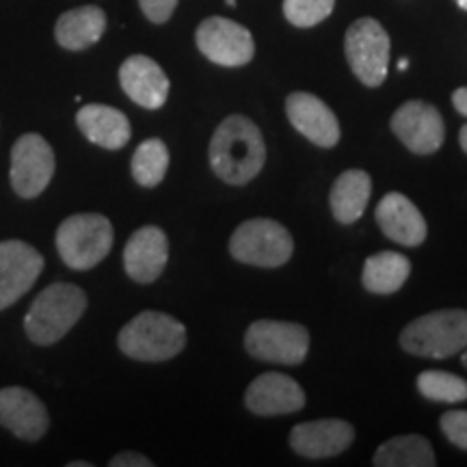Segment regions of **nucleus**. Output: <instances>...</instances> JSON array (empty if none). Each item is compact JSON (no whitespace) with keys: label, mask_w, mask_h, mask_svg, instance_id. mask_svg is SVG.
<instances>
[{"label":"nucleus","mask_w":467,"mask_h":467,"mask_svg":"<svg viewBox=\"0 0 467 467\" xmlns=\"http://www.w3.org/2000/svg\"><path fill=\"white\" fill-rule=\"evenodd\" d=\"M208 159L219 180L232 186H244L265 167V137L249 117L230 115L210 139Z\"/></svg>","instance_id":"1"},{"label":"nucleus","mask_w":467,"mask_h":467,"mask_svg":"<svg viewBox=\"0 0 467 467\" xmlns=\"http://www.w3.org/2000/svg\"><path fill=\"white\" fill-rule=\"evenodd\" d=\"M87 295L74 284H52L35 296L26 312L25 331L28 340L39 347H50L69 334V329L83 318Z\"/></svg>","instance_id":"2"},{"label":"nucleus","mask_w":467,"mask_h":467,"mask_svg":"<svg viewBox=\"0 0 467 467\" xmlns=\"http://www.w3.org/2000/svg\"><path fill=\"white\" fill-rule=\"evenodd\" d=\"M121 353L137 361H167L186 347V327L162 312H141L117 337Z\"/></svg>","instance_id":"3"},{"label":"nucleus","mask_w":467,"mask_h":467,"mask_svg":"<svg viewBox=\"0 0 467 467\" xmlns=\"http://www.w3.org/2000/svg\"><path fill=\"white\" fill-rule=\"evenodd\" d=\"M400 347L418 358H452L467 347V312L440 309L411 320L402 329Z\"/></svg>","instance_id":"4"},{"label":"nucleus","mask_w":467,"mask_h":467,"mask_svg":"<svg viewBox=\"0 0 467 467\" xmlns=\"http://www.w3.org/2000/svg\"><path fill=\"white\" fill-rule=\"evenodd\" d=\"M113 238V225L104 214H72L58 225L57 251L69 268L89 271L107 258Z\"/></svg>","instance_id":"5"},{"label":"nucleus","mask_w":467,"mask_h":467,"mask_svg":"<svg viewBox=\"0 0 467 467\" xmlns=\"http://www.w3.org/2000/svg\"><path fill=\"white\" fill-rule=\"evenodd\" d=\"M295 241L282 223L273 219H249L230 238L234 260L249 266L277 268L292 258Z\"/></svg>","instance_id":"6"},{"label":"nucleus","mask_w":467,"mask_h":467,"mask_svg":"<svg viewBox=\"0 0 467 467\" xmlns=\"http://www.w3.org/2000/svg\"><path fill=\"white\" fill-rule=\"evenodd\" d=\"M344 52L353 74L366 87H379L388 78L389 35L375 17H359L348 26Z\"/></svg>","instance_id":"7"},{"label":"nucleus","mask_w":467,"mask_h":467,"mask_svg":"<svg viewBox=\"0 0 467 467\" xmlns=\"http://www.w3.org/2000/svg\"><path fill=\"white\" fill-rule=\"evenodd\" d=\"M244 347L255 359L268 364L299 366L309 350V331L284 320H255L244 336Z\"/></svg>","instance_id":"8"},{"label":"nucleus","mask_w":467,"mask_h":467,"mask_svg":"<svg viewBox=\"0 0 467 467\" xmlns=\"http://www.w3.org/2000/svg\"><path fill=\"white\" fill-rule=\"evenodd\" d=\"M55 175V151L42 134L26 132L11 148V186L20 197L42 195Z\"/></svg>","instance_id":"9"},{"label":"nucleus","mask_w":467,"mask_h":467,"mask_svg":"<svg viewBox=\"0 0 467 467\" xmlns=\"http://www.w3.org/2000/svg\"><path fill=\"white\" fill-rule=\"evenodd\" d=\"M197 48L208 61L223 67H241L255 55L254 35L238 22L227 17H206L195 33Z\"/></svg>","instance_id":"10"},{"label":"nucleus","mask_w":467,"mask_h":467,"mask_svg":"<svg viewBox=\"0 0 467 467\" xmlns=\"http://www.w3.org/2000/svg\"><path fill=\"white\" fill-rule=\"evenodd\" d=\"M389 126L399 141L418 156L435 154L446 139L441 113L422 100H409L396 109Z\"/></svg>","instance_id":"11"},{"label":"nucleus","mask_w":467,"mask_h":467,"mask_svg":"<svg viewBox=\"0 0 467 467\" xmlns=\"http://www.w3.org/2000/svg\"><path fill=\"white\" fill-rule=\"evenodd\" d=\"M42 254L28 243H0V309H7L22 299L42 275Z\"/></svg>","instance_id":"12"},{"label":"nucleus","mask_w":467,"mask_h":467,"mask_svg":"<svg viewBox=\"0 0 467 467\" xmlns=\"http://www.w3.org/2000/svg\"><path fill=\"white\" fill-rule=\"evenodd\" d=\"M0 426L25 441L42 440L50 426L48 409L26 388L0 389Z\"/></svg>","instance_id":"13"},{"label":"nucleus","mask_w":467,"mask_h":467,"mask_svg":"<svg viewBox=\"0 0 467 467\" xmlns=\"http://www.w3.org/2000/svg\"><path fill=\"white\" fill-rule=\"evenodd\" d=\"M285 113L292 128L318 148H334L340 141V124L336 113L312 93H290L285 100Z\"/></svg>","instance_id":"14"},{"label":"nucleus","mask_w":467,"mask_h":467,"mask_svg":"<svg viewBox=\"0 0 467 467\" xmlns=\"http://www.w3.org/2000/svg\"><path fill=\"white\" fill-rule=\"evenodd\" d=\"M244 405L255 416H288L306 407V394L292 377L282 372H265L247 388Z\"/></svg>","instance_id":"15"},{"label":"nucleus","mask_w":467,"mask_h":467,"mask_svg":"<svg viewBox=\"0 0 467 467\" xmlns=\"http://www.w3.org/2000/svg\"><path fill=\"white\" fill-rule=\"evenodd\" d=\"M169 260L167 234L156 225H145L128 238L124 247V268L137 284L156 282Z\"/></svg>","instance_id":"16"},{"label":"nucleus","mask_w":467,"mask_h":467,"mask_svg":"<svg viewBox=\"0 0 467 467\" xmlns=\"http://www.w3.org/2000/svg\"><path fill=\"white\" fill-rule=\"evenodd\" d=\"M355 440V431L347 420L327 418L296 424L290 433L292 451L306 459H329L342 454Z\"/></svg>","instance_id":"17"},{"label":"nucleus","mask_w":467,"mask_h":467,"mask_svg":"<svg viewBox=\"0 0 467 467\" xmlns=\"http://www.w3.org/2000/svg\"><path fill=\"white\" fill-rule=\"evenodd\" d=\"M119 85L134 104L156 110L167 102L169 78L154 58L145 55L128 57L119 67Z\"/></svg>","instance_id":"18"},{"label":"nucleus","mask_w":467,"mask_h":467,"mask_svg":"<svg viewBox=\"0 0 467 467\" xmlns=\"http://www.w3.org/2000/svg\"><path fill=\"white\" fill-rule=\"evenodd\" d=\"M375 219L385 236L402 247H418L426 241V234H429L422 213L402 192H388L379 202Z\"/></svg>","instance_id":"19"},{"label":"nucleus","mask_w":467,"mask_h":467,"mask_svg":"<svg viewBox=\"0 0 467 467\" xmlns=\"http://www.w3.org/2000/svg\"><path fill=\"white\" fill-rule=\"evenodd\" d=\"M76 126L87 141L104 150H121L132 134L128 117L107 104H87L76 113Z\"/></svg>","instance_id":"20"},{"label":"nucleus","mask_w":467,"mask_h":467,"mask_svg":"<svg viewBox=\"0 0 467 467\" xmlns=\"http://www.w3.org/2000/svg\"><path fill=\"white\" fill-rule=\"evenodd\" d=\"M107 31V14L96 5L69 9L57 20L55 37L61 48L78 52L98 44Z\"/></svg>","instance_id":"21"},{"label":"nucleus","mask_w":467,"mask_h":467,"mask_svg":"<svg viewBox=\"0 0 467 467\" xmlns=\"http://www.w3.org/2000/svg\"><path fill=\"white\" fill-rule=\"evenodd\" d=\"M370 192L372 180L364 169H348V171L340 173L329 195L331 213H334L337 223L350 225L359 221L368 202H370Z\"/></svg>","instance_id":"22"},{"label":"nucleus","mask_w":467,"mask_h":467,"mask_svg":"<svg viewBox=\"0 0 467 467\" xmlns=\"http://www.w3.org/2000/svg\"><path fill=\"white\" fill-rule=\"evenodd\" d=\"M409 273H411L409 258L396 251H381L366 260L361 284L372 295H392L405 285Z\"/></svg>","instance_id":"23"},{"label":"nucleus","mask_w":467,"mask_h":467,"mask_svg":"<svg viewBox=\"0 0 467 467\" xmlns=\"http://www.w3.org/2000/svg\"><path fill=\"white\" fill-rule=\"evenodd\" d=\"M372 463L377 467H433L437 459L426 437L400 435L381 443Z\"/></svg>","instance_id":"24"},{"label":"nucleus","mask_w":467,"mask_h":467,"mask_svg":"<svg viewBox=\"0 0 467 467\" xmlns=\"http://www.w3.org/2000/svg\"><path fill=\"white\" fill-rule=\"evenodd\" d=\"M132 178L145 189H154L165 180L169 169V150L161 139H148L132 154Z\"/></svg>","instance_id":"25"},{"label":"nucleus","mask_w":467,"mask_h":467,"mask_svg":"<svg viewBox=\"0 0 467 467\" xmlns=\"http://www.w3.org/2000/svg\"><path fill=\"white\" fill-rule=\"evenodd\" d=\"M418 389L424 399L435 402H454L467 400V381L452 372L443 370H426L418 377Z\"/></svg>","instance_id":"26"},{"label":"nucleus","mask_w":467,"mask_h":467,"mask_svg":"<svg viewBox=\"0 0 467 467\" xmlns=\"http://www.w3.org/2000/svg\"><path fill=\"white\" fill-rule=\"evenodd\" d=\"M336 0H284V16L299 28L317 26L331 16Z\"/></svg>","instance_id":"27"},{"label":"nucleus","mask_w":467,"mask_h":467,"mask_svg":"<svg viewBox=\"0 0 467 467\" xmlns=\"http://www.w3.org/2000/svg\"><path fill=\"white\" fill-rule=\"evenodd\" d=\"M440 426L441 433L448 437V441L454 443L461 451H467V411L454 409V411L443 413Z\"/></svg>","instance_id":"28"},{"label":"nucleus","mask_w":467,"mask_h":467,"mask_svg":"<svg viewBox=\"0 0 467 467\" xmlns=\"http://www.w3.org/2000/svg\"><path fill=\"white\" fill-rule=\"evenodd\" d=\"M139 7L154 25H165L169 17L173 16L178 0H139Z\"/></svg>","instance_id":"29"},{"label":"nucleus","mask_w":467,"mask_h":467,"mask_svg":"<svg viewBox=\"0 0 467 467\" xmlns=\"http://www.w3.org/2000/svg\"><path fill=\"white\" fill-rule=\"evenodd\" d=\"M154 463L139 452H121L110 459V467H151Z\"/></svg>","instance_id":"30"},{"label":"nucleus","mask_w":467,"mask_h":467,"mask_svg":"<svg viewBox=\"0 0 467 467\" xmlns=\"http://www.w3.org/2000/svg\"><path fill=\"white\" fill-rule=\"evenodd\" d=\"M452 104L461 115L467 117V87H461V89L452 93Z\"/></svg>","instance_id":"31"},{"label":"nucleus","mask_w":467,"mask_h":467,"mask_svg":"<svg viewBox=\"0 0 467 467\" xmlns=\"http://www.w3.org/2000/svg\"><path fill=\"white\" fill-rule=\"evenodd\" d=\"M459 143H461V148H463V151L467 154V124L461 128V132H459Z\"/></svg>","instance_id":"32"},{"label":"nucleus","mask_w":467,"mask_h":467,"mask_svg":"<svg viewBox=\"0 0 467 467\" xmlns=\"http://www.w3.org/2000/svg\"><path fill=\"white\" fill-rule=\"evenodd\" d=\"M69 467H91V463H87V461H72Z\"/></svg>","instance_id":"33"},{"label":"nucleus","mask_w":467,"mask_h":467,"mask_svg":"<svg viewBox=\"0 0 467 467\" xmlns=\"http://www.w3.org/2000/svg\"><path fill=\"white\" fill-rule=\"evenodd\" d=\"M407 67H409L407 58H400V61H399V69H400V72H402V69H407Z\"/></svg>","instance_id":"34"},{"label":"nucleus","mask_w":467,"mask_h":467,"mask_svg":"<svg viewBox=\"0 0 467 467\" xmlns=\"http://www.w3.org/2000/svg\"><path fill=\"white\" fill-rule=\"evenodd\" d=\"M461 353H463V355H461V361H463V366L467 368V347H465L463 350H461Z\"/></svg>","instance_id":"35"},{"label":"nucleus","mask_w":467,"mask_h":467,"mask_svg":"<svg viewBox=\"0 0 467 467\" xmlns=\"http://www.w3.org/2000/svg\"><path fill=\"white\" fill-rule=\"evenodd\" d=\"M454 3H457L463 11H467V0H454Z\"/></svg>","instance_id":"36"},{"label":"nucleus","mask_w":467,"mask_h":467,"mask_svg":"<svg viewBox=\"0 0 467 467\" xmlns=\"http://www.w3.org/2000/svg\"><path fill=\"white\" fill-rule=\"evenodd\" d=\"M225 3H227V5H236V0H225Z\"/></svg>","instance_id":"37"}]
</instances>
